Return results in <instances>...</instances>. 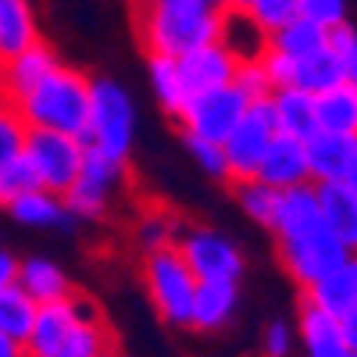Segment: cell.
<instances>
[{
  "label": "cell",
  "instance_id": "6da1fadb",
  "mask_svg": "<svg viewBox=\"0 0 357 357\" xmlns=\"http://www.w3.org/2000/svg\"><path fill=\"white\" fill-rule=\"evenodd\" d=\"M89 93L93 79L72 65H57L33 93L18 100V111L29 129H54L86 139L89 129Z\"/></svg>",
  "mask_w": 357,
  "mask_h": 357
},
{
  "label": "cell",
  "instance_id": "7a4b0ae2",
  "mask_svg": "<svg viewBox=\"0 0 357 357\" xmlns=\"http://www.w3.org/2000/svg\"><path fill=\"white\" fill-rule=\"evenodd\" d=\"M225 11H204V8H154L136 4V29L146 54L165 57H186L197 47L222 40Z\"/></svg>",
  "mask_w": 357,
  "mask_h": 357
},
{
  "label": "cell",
  "instance_id": "3957f363",
  "mask_svg": "<svg viewBox=\"0 0 357 357\" xmlns=\"http://www.w3.org/2000/svg\"><path fill=\"white\" fill-rule=\"evenodd\" d=\"M86 143L97 146L100 154L129 161L136 146V100L132 93L107 75L93 79V93H89V129Z\"/></svg>",
  "mask_w": 357,
  "mask_h": 357
},
{
  "label": "cell",
  "instance_id": "277c9868",
  "mask_svg": "<svg viewBox=\"0 0 357 357\" xmlns=\"http://www.w3.org/2000/svg\"><path fill=\"white\" fill-rule=\"evenodd\" d=\"M143 286L151 293V304L158 307L161 321L186 329L193 318V296H197V275L186 264V257L178 254V247H161L143 254Z\"/></svg>",
  "mask_w": 357,
  "mask_h": 357
},
{
  "label": "cell",
  "instance_id": "5b68a950",
  "mask_svg": "<svg viewBox=\"0 0 357 357\" xmlns=\"http://www.w3.org/2000/svg\"><path fill=\"white\" fill-rule=\"evenodd\" d=\"M129 183V161H118V158H107L100 154L97 146H86V161H82V172L72 183V190L65 193V204L75 218H86V222H100L111 215V207L118 204Z\"/></svg>",
  "mask_w": 357,
  "mask_h": 357
},
{
  "label": "cell",
  "instance_id": "8992f818",
  "mask_svg": "<svg viewBox=\"0 0 357 357\" xmlns=\"http://www.w3.org/2000/svg\"><path fill=\"white\" fill-rule=\"evenodd\" d=\"M86 139L72 132H54V129H29L25 136V158L33 161L40 186L50 193H68L72 183L82 172L86 161Z\"/></svg>",
  "mask_w": 357,
  "mask_h": 357
},
{
  "label": "cell",
  "instance_id": "52a82bcc",
  "mask_svg": "<svg viewBox=\"0 0 357 357\" xmlns=\"http://www.w3.org/2000/svg\"><path fill=\"white\" fill-rule=\"evenodd\" d=\"M178 254L186 257V264L193 268V275L200 282H215V279H232L240 282L243 279V250L236 247L229 236L207 229V225H183L175 240Z\"/></svg>",
  "mask_w": 357,
  "mask_h": 357
},
{
  "label": "cell",
  "instance_id": "ba28073f",
  "mask_svg": "<svg viewBox=\"0 0 357 357\" xmlns=\"http://www.w3.org/2000/svg\"><path fill=\"white\" fill-rule=\"evenodd\" d=\"M279 136V126H275V111H272V97L264 100H250L247 114L240 118L225 139V158H229V183L236 178H250L257 175L268 146Z\"/></svg>",
  "mask_w": 357,
  "mask_h": 357
},
{
  "label": "cell",
  "instance_id": "9c48e42d",
  "mask_svg": "<svg viewBox=\"0 0 357 357\" xmlns=\"http://www.w3.org/2000/svg\"><path fill=\"white\" fill-rule=\"evenodd\" d=\"M247 107H250V97L236 82L215 86V89H204V93L190 97L183 118H178V126H183V132L225 143L229 132L240 126V118L247 114Z\"/></svg>",
  "mask_w": 357,
  "mask_h": 357
},
{
  "label": "cell",
  "instance_id": "30bf717a",
  "mask_svg": "<svg viewBox=\"0 0 357 357\" xmlns=\"http://www.w3.org/2000/svg\"><path fill=\"white\" fill-rule=\"evenodd\" d=\"M275 247H279V264L286 268V275L301 286V289H307V286L318 282L321 275H329L336 264H343V261L354 254V247H347L329 225L318 229V232L301 236V240L275 243Z\"/></svg>",
  "mask_w": 357,
  "mask_h": 357
},
{
  "label": "cell",
  "instance_id": "8fae6325",
  "mask_svg": "<svg viewBox=\"0 0 357 357\" xmlns=\"http://www.w3.org/2000/svg\"><path fill=\"white\" fill-rule=\"evenodd\" d=\"M86 318H100L97 304L89 301V296H65V301H50V304H40L36 311V321H33V333L25 340V354L29 357H54L57 347H61L72 329Z\"/></svg>",
  "mask_w": 357,
  "mask_h": 357
},
{
  "label": "cell",
  "instance_id": "7c38bea8",
  "mask_svg": "<svg viewBox=\"0 0 357 357\" xmlns=\"http://www.w3.org/2000/svg\"><path fill=\"white\" fill-rule=\"evenodd\" d=\"M61 65V57H57V50L40 36L33 47H25L22 54L8 57V61H0V93H4V100L18 104L25 93H33V89Z\"/></svg>",
  "mask_w": 357,
  "mask_h": 357
},
{
  "label": "cell",
  "instance_id": "4fadbf2b",
  "mask_svg": "<svg viewBox=\"0 0 357 357\" xmlns=\"http://www.w3.org/2000/svg\"><path fill=\"white\" fill-rule=\"evenodd\" d=\"M325 225L329 222H325V211H321L318 186L304 183V186L282 190L275 218H272V229L268 232L275 236V243H286V240H301V236H307V232H318Z\"/></svg>",
  "mask_w": 357,
  "mask_h": 357
},
{
  "label": "cell",
  "instance_id": "5bb4252c",
  "mask_svg": "<svg viewBox=\"0 0 357 357\" xmlns=\"http://www.w3.org/2000/svg\"><path fill=\"white\" fill-rule=\"evenodd\" d=\"M257 178L272 183L275 190H293L311 183V161H307V139H296L279 132L268 146V154L257 168Z\"/></svg>",
  "mask_w": 357,
  "mask_h": 357
},
{
  "label": "cell",
  "instance_id": "9a60e30c",
  "mask_svg": "<svg viewBox=\"0 0 357 357\" xmlns=\"http://www.w3.org/2000/svg\"><path fill=\"white\" fill-rule=\"evenodd\" d=\"M178 68H183L186 86L193 93H204V89H215V86H229L236 79V68H240V57L222 40H215L207 47L190 50L186 57H178Z\"/></svg>",
  "mask_w": 357,
  "mask_h": 357
},
{
  "label": "cell",
  "instance_id": "2e32d148",
  "mask_svg": "<svg viewBox=\"0 0 357 357\" xmlns=\"http://www.w3.org/2000/svg\"><path fill=\"white\" fill-rule=\"evenodd\" d=\"M304 304H314L325 314H336V318H343L350 307H357V250L343 264H336L329 275H321L318 282H311L304 289Z\"/></svg>",
  "mask_w": 357,
  "mask_h": 357
},
{
  "label": "cell",
  "instance_id": "e0dca14e",
  "mask_svg": "<svg viewBox=\"0 0 357 357\" xmlns=\"http://www.w3.org/2000/svg\"><path fill=\"white\" fill-rule=\"evenodd\" d=\"M236 304H240V286L232 279H215V282H197V296H193V318L190 329L200 333H218L232 321Z\"/></svg>",
  "mask_w": 357,
  "mask_h": 357
},
{
  "label": "cell",
  "instance_id": "ac0fdd59",
  "mask_svg": "<svg viewBox=\"0 0 357 357\" xmlns=\"http://www.w3.org/2000/svg\"><path fill=\"white\" fill-rule=\"evenodd\" d=\"M354 154H357V136H340V132H321L318 129L307 139L311 183H336V178H347Z\"/></svg>",
  "mask_w": 357,
  "mask_h": 357
},
{
  "label": "cell",
  "instance_id": "d6986e66",
  "mask_svg": "<svg viewBox=\"0 0 357 357\" xmlns=\"http://www.w3.org/2000/svg\"><path fill=\"white\" fill-rule=\"evenodd\" d=\"M301 343L307 350V357H354L343 325L336 314H325L314 304L301 307Z\"/></svg>",
  "mask_w": 357,
  "mask_h": 357
},
{
  "label": "cell",
  "instance_id": "ffe728a7",
  "mask_svg": "<svg viewBox=\"0 0 357 357\" xmlns=\"http://www.w3.org/2000/svg\"><path fill=\"white\" fill-rule=\"evenodd\" d=\"M272 111H275V126L286 136L296 139H311L318 132V104L314 93L301 86H279L272 93Z\"/></svg>",
  "mask_w": 357,
  "mask_h": 357
},
{
  "label": "cell",
  "instance_id": "44dd1931",
  "mask_svg": "<svg viewBox=\"0 0 357 357\" xmlns=\"http://www.w3.org/2000/svg\"><path fill=\"white\" fill-rule=\"evenodd\" d=\"M8 215L25 225V229H68L75 222V215L68 211V204L61 193H50V190H33L18 200L8 204Z\"/></svg>",
  "mask_w": 357,
  "mask_h": 357
},
{
  "label": "cell",
  "instance_id": "7402d4cb",
  "mask_svg": "<svg viewBox=\"0 0 357 357\" xmlns=\"http://www.w3.org/2000/svg\"><path fill=\"white\" fill-rule=\"evenodd\" d=\"M146 75H151V89L161 104V111L168 118H183L193 89L186 86V75L178 68V57H165V54H146Z\"/></svg>",
  "mask_w": 357,
  "mask_h": 357
},
{
  "label": "cell",
  "instance_id": "603a6c76",
  "mask_svg": "<svg viewBox=\"0 0 357 357\" xmlns=\"http://www.w3.org/2000/svg\"><path fill=\"white\" fill-rule=\"evenodd\" d=\"M318 186V200L329 229L340 236L347 247L357 250V190L347 183V178H336V183H314Z\"/></svg>",
  "mask_w": 357,
  "mask_h": 357
},
{
  "label": "cell",
  "instance_id": "cb8c5ba5",
  "mask_svg": "<svg viewBox=\"0 0 357 357\" xmlns=\"http://www.w3.org/2000/svg\"><path fill=\"white\" fill-rule=\"evenodd\" d=\"M40 40L33 0H0V61L22 54Z\"/></svg>",
  "mask_w": 357,
  "mask_h": 357
},
{
  "label": "cell",
  "instance_id": "d4e9b609",
  "mask_svg": "<svg viewBox=\"0 0 357 357\" xmlns=\"http://www.w3.org/2000/svg\"><path fill=\"white\" fill-rule=\"evenodd\" d=\"M18 286L33 296L36 304L65 301V296L75 293L61 268H57L54 261H47V257H36V254L33 257H22V264H18Z\"/></svg>",
  "mask_w": 357,
  "mask_h": 357
},
{
  "label": "cell",
  "instance_id": "484cf974",
  "mask_svg": "<svg viewBox=\"0 0 357 357\" xmlns=\"http://www.w3.org/2000/svg\"><path fill=\"white\" fill-rule=\"evenodd\" d=\"M318 104V129L321 132H340V136H357V86L340 82L333 89L314 97Z\"/></svg>",
  "mask_w": 357,
  "mask_h": 357
},
{
  "label": "cell",
  "instance_id": "4316f807",
  "mask_svg": "<svg viewBox=\"0 0 357 357\" xmlns=\"http://www.w3.org/2000/svg\"><path fill=\"white\" fill-rule=\"evenodd\" d=\"M268 47L272 50H282L289 57H307L321 47H329V29H321L318 22L296 15L293 22H286L282 29H275V33H268Z\"/></svg>",
  "mask_w": 357,
  "mask_h": 357
},
{
  "label": "cell",
  "instance_id": "83f0119b",
  "mask_svg": "<svg viewBox=\"0 0 357 357\" xmlns=\"http://www.w3.org/2000/svg\"><path fill=\"white\" fill-rule=\"evenodd\" d=\"M229 186H232V197H236V204H240V211L250 222H257L261 229H272V218H275L282 190H275L272 183H264V178H257V175L236 178V183H229Z\"/></svg>",
  "mask_w": 357,
  "mask_h": 357
},
{
  "label": "cell",
  "instance_id": "f1b7e54d",
  "mask_svg": "<svg viewBox=\"0 0 357 357\" xmlns=\"http://www.w3.org/2000/svg\"><path fill=\"white\" fill-rule=\"evenodd\" d=\"M347 82L343 79V68H340V57L333 54V47H321L307 57H296V75H293V86L307 89V93H325V89H333Z\"/></svg>",
  "mask_w": 357,
  "mask_h": 357
},
{
  "label": "cell",
  "instance_id": "f546056e",
  "mask_svg": "<svg viewBox=\"0 0 357 357\" xmlns=\"http://www.w3.org/2000/svg\"><path fill=\"white\" fill-rule=\"evenodd\" d=\"M54 357H118V350H114V336L104 325V318H86L72 329V336L57 347Z\"/></svg>",
  "mask_w": 357,
  "mask_h": 357
},
{
  "label": "cell",
  "instance_id": "4dcf8cb0",
  "mask_svg": "<svg viewBox=\"0 0 357 357\" xmlns=\"http://www.w3.org/2000/svg\"><path fill=\"white\" fill-rule=\"evenodd\" d=\"M36 311H40V304L18 282L0 289V333H8V336H15V340L25 343L29 333H33Z\"/></svg>",
  "mask_w": 357,
  "mask_h": 357
},
{
  "label": "cell",
  "instance_id": "1f68e13d",
  "mask_svg": "<svg viewBox=\"0 0 357 357\" xmlns=\"http://www.w3.org/2000/svg\"><path fill=\"white\" fill-rule=\"evenodd\" d=\"M178 218L168 211V207H146V211L136 218V240L146 250H161V247H175L178 240Z\"/></svg>",
  "mask_w": 357,
  "mask_h": 357
},
{
  "label": "cell",
  "instance_id": "d6a6232c",
  "mask_svg": "<svg viewBox=\"0 0 357 357\" xmlns=\"http://www.w3.org/2000/svg\"><path fill=\"white\" fill-rule=\"evenodd\" d=\"M25 136H29V126H25L18 104L0 97V168L25 154Z\"/></svg>",
  "mask_w": 357,
  "mask_h": 357
},
{
  "label": "cell",
  "instance_id": "836d02e7",
  "mask_svg": "<svg viewBox=\"0 0 357 357\" xmlns=\"http://www.w3.org/2000/svg\"><path fill=\"white\" fill-rule=\"evenodd\" d=\"M33 190H40V175H36L33 161H29L25 154L0 168V207H8L11 200L33 193Z\"/></svg>",
  "mask_w": 357,
  "mask_h": 357
},
{
  "label": "cell",
  "instance_id": "e575fe53",
  "mask_svg": "<svg viewBox=\"0 0 357 357\" xmlns=\"http://www.w3.org/2000/svg\"><path fill=\"white\" fill-rule=\"evenodd\" d=\"M183 143L190 158L200 165L204 175L218 178V183H229V158H225V143H215V139H204V136H193V132H183Z\"/></svg>",
  "mask_w": 357,
  "mask_h": 357
},
{
  "label": "cell",
  "instance_id": "d590c367",
  "mask_svg": "<svg viewBox=\"0 0 357 357\" xmlns=\"http://www.w3.org/2000/svg\"><path fill=\"white\" fill-rule=\"evenodd\" d=\"M247 15L264 29V33H275L286 22H293L301 15V0H250Z\"/></svg>",
  "mask_w": 357,
  "mask_h": 357
},
{
  "label": "cell",
  "instance_id": "8d00e7d4",
  "mask_svg": "<svg viewBox=\"0 0 357 357\" xmlns=\"http://www.w3.org/2000/svg\"><path fill=\"white\" fill-rule=\"evenodd\" d=\"M232 82L240 86L250 100H264V97H272V93H275L272 75H268V68H264L261 57H243L240 68H236V79H232Z\"/></svg>",
  "mask_w": 357,
  "mask_h": 357
},
{
  "label": "cell",
  "instance_id": "74e56055",
  "mask_svg": "<svg viewBox=\"0 0 357 357\" xmlns=\"http://www.w3.org/2000/svg\"><path fill=\"white\" fill-rule=\"evenodd\" d=\"M329 47H333V54L340 57L343 79L357 86V29H354L350 22L329 29Z\"/></svg>",
  "mask_w": 357,
  "mask_h": 357
},
{
  "label": "cell",
  "instance_id": "f35d334b",
  "mask_svg": "<svg viewBox=\"0 0 357 357\" xmlns=\"http://www.w3.org/2000/svg\"><path fill=\"white\" fill-rule=\"evenodd\" d=\"M301 15L321 29H336L347 22V0H301Z\"/></svg>",
  "mask_w": 357,
  "mask_h": 357
},
{
  "label": "cell",
  "instance_id": "ab89813d",
  "mask_svg": "<svg viewBox=\"0 0 357 357\" xmlns=\"http://www.w3.org/2000/svg\"><path fill=\"white\" fill-rule=\"evenodd\" d=\"M296 336L289 321H268L264 336H261V357H289Z\"/></svg>",
  "mask_w": 357,
  "mask_h": 357
},
{
  "label": "cell",
  "instance_id": "60d3db41",
  "mask_svg": "<svg viewBox=\"0 0 357 357\" xmlns=\"http://www.w3.org/2000/svg\"><path fill=\"white\" fill-rule=\"evenodd\" d=\"M136 4H154V8H204V11H225L222 0H136Z\"/></svg>",
  "mask_w": 357,
  "mask_h": 357
},
{
  "label": "cell",
  "instance_id": "b9f144b4",
  "mask_svg": "<svg viewBox=\"0 0 357 357\" xmlns=\"http://www.w3.org/2000/svg\"><path fill=\"white\" fill-rule=\"evenodd\" d=\"M18 264H22V257H15L11 250L0 247V289L11 286V282H18Z\"/></svg>",
  "mask_w": 357,
  "mask_h": 357
},
{
  "label": "cell",
  "instance_id": "7bdbcfd3",
  "mask_svg": "<svg viewBox=\"0 0 357 357\" xmlns=\"http://www.w3.org/2000/svg\"><path fill=\"white\" fill-rule=\"evenodd\" d=\"M340 325H343V336H347V343H350V350H354V357H357V307H350V311L340 318Z\"/></svg>",
  "mask_w": 357,
  "mask_h": 357
},
{
  "label": "cell",
  "instance_id": "ee69618b",
  "mask_svg": "<svg viewBox=\"0 0 357 357\" xmlns=\"http://www.w3.org/2000/svg\"><path fill=\"white\" fill-rule=\"evenodd\" d=\"M0 357H29V354H25V343L22 340L0 333Z\"/></svg>",
  "mask_w": 357,
  "mask_h": 357
},
{
  "label": "cell",
  "instance_id": "f6af8a7d",
  "mask_svg": "<svg viewBox=\"0 0 357 357\" xmlns=\"http://www.w3.org/2000/svg\"><path fill=\"white\" fill-rule=\"evenodd\" d=\"M225 11H247L250 8V0H222Z\"/></svg>",
  "mask_w": 357,
  "mask_h": 357
},
{
  "label": "cell",
  "instance_id": "bcb514c9",
  "mask_svg": "<svg viewBox=\"0 0 357 357\" xmlns=\"http://www.w3.org/2000/svg\"><path fill=\"white\" fill-rule=\"evenodd\" d=\"M347 183L357 190V154H354V165H350V172H347Z\"/></svg>",
  "mask_w": 357,
  "mask_h": 357
},
{
  "label": "cell",
  "instance_id": "7dc6e473",
  "mask_svg": "<svg viewBox=\"0 0 357 357\" xmlns=\"http://www.w3.org/2000/svg\"><path fill=\"white\" fill-rule=\"evenodd\" d=\"M0 97H4V93H0Z\"/></svg>",
  "mask_w": 357,
  "mask_h": 357
}]
</instances>
